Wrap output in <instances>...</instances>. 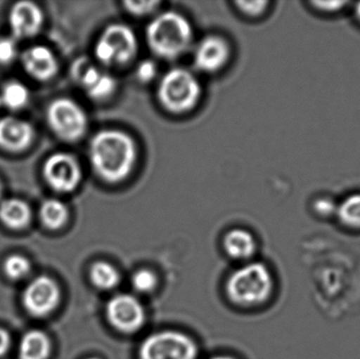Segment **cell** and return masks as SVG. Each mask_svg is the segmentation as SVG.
<instances>
[{"label":"cell","instance_id":"cell-1","mask_svg":"<svg viewBox=\"0 0 360 359\" xmlns=\"http://www.w3.org/2000/svg\"><path fill=\"white\" fill-rule=\"evenodd\" d=\"M89 158L99 178L109 183H122L134 170L137 162L136 143L122 131H101L91 141Z\"/></svg>","mask_w":360,"mask_h":359},{"label":"cell","instance_id":"cell-2","mask_svg":"<svg viewBox=\"0 0 360 359\" xmlns=\"http://www.w3.org/2000/svg\"><path fill=\"white\" fill-rule=\"evenodd\" d=\"M146 36L154 54L171 60L181 56L190 48L193 29L184 15L171 11L156 16L148 25Z\"/></svg>","mask_w":360,"mask_h":359},{"label":"cell","instance_id":"cell-3","mask_svg":"<svg viewBox=\"0 0 360 359\" xmlns=\"http://www.w3.org/2000/svg\"><path fill=\"white\" fill-rule=\"evenodd\" d=\"M273 278L268 268L260 263H248L232 273L226 282L231 301L238 306H256L270 297Z\"/></svg>","mask_w":360,"mask_h":359},{"label":"cell","instance_id":"cell-4","mask_svg":"<svg viewBox=\"0 0 360 359\" xmlns=\"http://www.w3.org/2000/svg\"><path fill=\"white\" fill-rule=\"evenodd\" d=\"M201 96V86L194 74L175 67L165 74L158 88L160 105L174 114L191 111Z\"/></svg>","mask_w":360,"mask_h":359},{"label":"cell","instance_id":"cell-5","mask_svg":"<svg viewBox=\"0 0 360 359\" xmlns=\"http://www.w3.org/2000/svg\"><path fill=\"white\" fill-rule=\"evenodd\" d=\"M136 35L128 25L114 23L99 36L95 44V56L105 67H120L137 55Z\"/></svg>","mask_w":360,"mask_h":359},{"label":"cell","instance_id":"cell-6","mask_svg":"<svg viewBox=\"0 0 360 359\" xmlns=\"http://www.w3.org/2000/svg\"><path fill=\"white\" fill-rule=\"evenodd\" d=\"M196 344L177 331H160L148 337L139 348V359H196Z\"/></svg>","mask_w":360,"mask_h":359},{"label":"cell","instance_id":"cell-7","mask_svg":"<svg viewBox=\"0 0 360 359\" xmlns=\"http://www.w3.org/2000/svg\"><path fill=\"white\" fill-rule=\"evenodd\" d=\"M46 119L51 130L65 141H79L88 129L86 112L69 98H58L50 103Z\"/></svg>","mask_w":360,"mask_h":359},{"label":"cell","instance_id":"cell-8","mask_svg":"<svg viewBox=\"0 0 360 359\" xmlns=\"http://www.w3.org/2000/svg\"><path fill=\"white\" fill-rule=\"evenodd\" d=\"M42 174L49 187L61 194L75 191L82 179L79 162L65 152L52 154L44 162Z\"/></svg>","mask_w":360,"mask_h":359},{"label":"cell","instance_id":"cell-9","mask_svg":"<svg viewBox=\"0 0 360 359\" xmlns=\"http://www.w3.org/2000/svg\"><path fill=\"white\" fill-rule=\"evenodd\" d=\"M105 314L110 325L124 334L137 332L146 322V310L143 303L130 294L112 297L105 308Z\"/></svg>","mask_w":360,"mask_h":359},{"label":"cell","instance_id":"cell-10","mask_svg":"<svg viewBox=\"0 0 360 359\" xmlns=\"http://www.w3.org/2000/svg\"><path fill=\"white\" fill-rule=\"evenodd\" d=\"M23 306L31 315L44 318L52 313L60 301V289L49 276H38L32 280L22 296Z\"/></svg>","mask_w":360,"mask_h":359},{"label":"cell","instance_id":"cell-11","mask_svg":"<svg viewBox=\"0 0 360 359\" xmlns=\"http://www.w3.org/2000/svg\"><path fill=\"white\" fill-rule=\"evenodd\" d=\"M73 77L90 98L103 101L110 98L117 89L115 78L91 63L88 59H79L73 67Z\"/></svg>","mask_w":360,"mask_h":359},{"label":"cell","instance_id":"cell-12","mask_svg":"<svg viewBox=\"0 0 360 359\" xmlns=\"http://www.w3.org/2000/svg\"><path fill=\"white\" fill-rule=\"evenodd\" d=\"M230 58L228 42L217 35L203 38L197 44L194 52V65L205 73L219 71Z\"/></svg>","mask_w":360,"mask_h":359},{"label":"cell","instance_id":"cell-13","mask_svg":"<svg viewBox=\"0 0 360 359\" xmlns=\"http://www.w3.org/2000/svg\"><path fill=\"white\" fill-rule=\"evenodd\" d=\"M8 23L15 38L33 37L41 29L44 14L34 2L19 1L11 8Z\"/></svg>","mask_w":360,"mask_h":359},{"label":"cell","instance_id":"cell-14","mask_svg":"<svg viewBox=\"0 0 360 359\" xmlns=\"http://www.w3.org/2000/svg\"><path fill=\"white\" fill-rule=\"evenodd\" d=\"M35 131L30 122L6 116L0 119V149L18 153L31 145Z\"/></svg>","mask_w":360,"mask_h":359},{"label":"cell","instance_id":"cell-15","mask_svg":"<svg viewBox=\"0 0 360 359\" xmlns=\"http://www.w3.org/2000/svg\"><path fill=\"white\" fill-rule=\"evenodd\" d=\"M23 69L34 79L46 81L58 72V60L54 53L44 46H34L23 52L21 56Z\"/></svg>","mask_w":360,"mask_h":359},{"label":"cell","instance_id":"cell-16","mask_svg":"<svg viewBox=\"0 0 360 359\" xmlns=\"http://www.w3.org/2000/svg\"><path fill=\"white\" fill-rule=\"evenodd\" d=\"M32 221V210L25 200L8 198L0 202V221L13 230L25 229Z\"/></svg>","mask_w":360,"mask_h":359},{"label":"cell","instance_id":"cell-17","mask_svg":"<svg viewBox=\"0 0 360 359\" xmlns=\"http://www.w3.org/2000/svg\"><path fill=\"white\" fill-rule=\"evenodd\" d=\"M224 248L231 259L247 261L255 253L256 242L247 230L234 229L224 236Z\"/></svg>","mask_w":360,"mask_h":359},{"label":"cell","instance_id":"cell-18","mask_svg":"<svg viewBox=\"0 0 360 359\" xmlns=\"http://www.w3.org/2000/svg\"><path fill=\"white\" fill-rule=\"evenodd\" d=\"M51 341L46 333L29 331L19 344V359H48L51 354Z\"/></svg>","mask_w":360,"mask_h":359},{"label":"cell","instance_id":"cell-19","mask_svg":"<svg viewBox=\"0 0 360 359\" xmlns=\"http://www.w3.org/2000/svg\"><path fill=\"white\" fill-rule=\"evenodd\" d=\"M39 218L48 229H61L69 219V209L61 200L50 198L44 200L40 206Z\"/></svg>","mask_w":360,"mask_h":359},{"label":"cell","instance_id":"cell-20","mask_svg":"<svg viewBox=\"0 0 360 359\" xmlns=\"http://www.w3.org/2000/svg\"><path fill=\"white\" fill-rule=\"evenodd\" d=\"M90 280L95 288L103 291L115 289L120 282V274L107 261H97L91 267Z\"/></svg>","mask_w":360,"mask_h":359},{"label":"cell","instance_id":"cell-21","mask_svg":"<svg viewBox=\"0 0 360 359\" xmlns=\"http://www.w3.org/2000/svg\"><path fill=\"white\" fill-rule=\"evenodd\" d=\"M0 99L4 107L13 111H18L29 103L30 92L22 82L13 80L4 84L0 93Z\"/></svg>","mask_w":360,"mask_h":359},{"label":"cell","instance_id":"cell-22","mask_svg":"<svg viewBox=\"0 0 360 359\" xmlns=\"http://www.w3.org/2000/svg\"><path fill=\"white\" fill-rule=\"evenodd\" d=\"M338 216L342 223L351 228H360V194L347 197L338 207Z\"/></svg>","mask_w":360,"mask_h":359},{"label":"cell","instance_id":"cell-23","mask_svg":"<svg viewBox=\"0 0 360 359\" xmlns=\"http://www.w3.org/2000/svg\"><path fill=\"white\" fill-rule=\"evenodd\" d=\"M4 269L6 276L11 280H20L29 275L31 272V263L29 259L22 255H11L4 261Z\"/></svg>","mask_w":360,"mask_h":359},{"label":"cell","instance_id":"cell-24","mask_svg":"<svg viewBox=\"0 0 360 359\" xmlns=\"http://www.w3.org/2000/svg\"><path fill=\"white\" fill-rule=\"evenodd\" d=\"M133 288L139 293H150L156 288L158 285V278L155 273L149 269H141L133 274L132 280Z\"/></svg>","mask_w":360,"mask_h":359},{"label":"cell","instance_id":"cell-25","mask_svg":"<svg viewBox=\"0 0 360 359\" xmlns=\"http://www.w3.org/2000/svg\"><path fill=\"white\" fill-rule=\"evenodd\" d=\"M18 55L16 40L11 37L0 38V65H11Z\"/></svg>","mask_w":360,"mask_h":359},{"label":"cell","instance_id":"cell-26","mask_svg":"<svg viewBox=\"0 0 360 359\" xmlns=\"http://www.w3.org/2000/svg\"><path fill=\"white\" fill-rule=\"evenodd\" d=\"M160 2L158 1H126L124 6H126L127 11L131 13V14L136 15V16H143V15L150 14L153 12Z\"/></svg>","mask_w":360,"mask_h":359},{"label":"cell","instance_id":"cell-27","mask_svg":"<svg viewBox=\"0 0 360 359\" xmlns=\"http://www.w3.org/2000/svg\"><path fill=\"white\" fill-rule=\"evenodd\" d=\"M158 74V65L153 60H143L136 69V76L141 82H149L155 78Z\"/></svg>","mask_w":360,"mask_h":359},{"label":"cell","instance_id":"cell-28","mask_svg":"<svg viewBox=\"0 0 360 359\" xmlns=\"http://www.w3.org/2000/svg\"><path fill=\"white\" fill-rule=\"evenodd\" d=\"M236 6H238L239 10L245 14L250 15V16H257L262 14L266 6H268L266 1H238L236 2Z\"/></svg>","mask_w":360,"mask_h":359},{"label":"cell","instance_id":"cell-29","mask_svg":"<svg viewBox=\"0 0 360 359\" xmlns=\"http://www.w3.org/2000/svg\"><path fill=\"white\" fill-rule=\"evenodd\" d=\"M315 211L323 216H329L338 212V207L329 198H321L315 202Z\"/></svg>","mask_w":360,"mask_h":359},{"label":"cell","instance_id":"cell-30","mask_svg":"<svg viewBox=\"0 0 360 359\" xmlns=\"http://www.w3.org/2000/svg\"><path fill=\"white\" fill-rule=\"evenodd\" d=\"M315 6L319 10L327 11V12H334V11L340 10L346 4L344 1H316L314 2Z\"/></svg>","mask_w":360,"mask_h":359},{"label":"cell","instance_id":"cell-31","mask_svg":"<svg viewBox=\"0 0 360 359\" xmlns=\"http://www.w3.org/2000/svg\"><path fill=\"white\" fill-rule=\"evenodd\" d=\"M11 337L10 334L4 329L0 328V358L10 349Z\"/></svg>","mask_w":360,"mask_h":359},{"label":"cell","instance_id":"cell-32","mask_svg":"<svg viewBox=\"0 0 360 359\" xmlns=\"http://www.w3.org/2000/svg\"><path fill=\"white\" fill-rule=\"evenodd\" d=\"M355 13H356L357 18L360 20V2L357 4L356 8H355Z\"/></svg>","mask_w":360,"mask_h":359},{"label":"cell","instance_id":"cell-33","mask_svg":"<svg viewBox=\"0 0 360 359\" xmlns=\"http://www.w3.org/2000/svg\"><path fill=\"white\" fill-rule=\"evenodd\" d=\"M210 359H235V358H231V356L221 355V356H215V358H212Z\"/></svg>","mask_w":360,"mask_h":359},{"label":"cell","instance_id":"cell-34","mask_svg":"<svg viewBox=\"0 0 360 359\" xmlns=\"http://www.w3.org/2000/svg\"><path fill=\"white\" fill-rule=\"evenodd\" d=\"M2 194H4V187H2L1 181H0V200H1Z\"/></svg>","mask_w":360,"mask_h":359},{"label":"cell","instance_id":"cell-35","mask_svg":"<svg viewBox=\"0 0 360 359\" xmlns=\"http://www.w3.org/2000/svg\"><path fill=\"white\" fill-rule=\"evenodd\" d=\"M1 107H4V105H2V101L1 99H0V109H1Z\"/></svg>","mask_w":360,"mask_h":359},{"label":"cell","instance_id":"cell-36","mask_svg":"<svg viewBox=\"0 0 360 359\" xmlns=\"http://www.w3.org/2000/svg\"><path fill=\"white\" fill-rule=\"evenodd\" d=\"M88 359H99V358H88Z\"/></svg>","mask_w":360,"mask_h":359}]
</instances>
